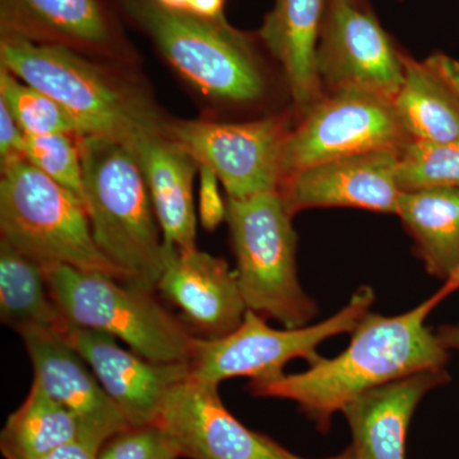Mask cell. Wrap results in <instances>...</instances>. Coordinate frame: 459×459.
<instances>
[{
  "instance_id": "15",
  "label": "cell",
  "mask_w": 459,
  "mask_h": 459,
  "mask_svg": "<svg viewBox=\"0 0 459 459\" xmlns=\"http://www.w3.org/2000/svg\"><path fill=\"white\" fill-rule=\"evenodd\" d=\"M65 336L89 364L129 425L155 424L169 391L190 374L189 364L148 360L117 338L69 322Z\"/></svg>"
},
{
  "instance_id": "30",
  "label": "cell",
  "mask_w": 459,
  "mask_h": 459,
  "mask_svg": "<svg viewBox=\"0 0 459 459\" xmlns=\"http://www.w3.org/2000/svg\"><path fill=\"white\" fill-rule=\"evenodd\" d=\"M26 134L7 105L0 100V162L2 166L25 157Z\"/></svg>"
},
{
  "instance_id": "20",
  "label": "cell",
  "mask_w": 459,
  "mask_h": 459,
  "mask_svg": "<svg viewBox=\"0 0 459 459\" xmlns=\"http://www.w3.org/2000/svg\"><path fill=\"white\" fill-rule=\"evenodd\" d=\"M328 0H274L258 36L282 66L296 117L325 96L316 53Z\"/></svg>"
},
{
  "instance_id": "10",
  "label": "cell",
  "mask_w": 459,
  "mask_h": 459,
  "mask_svg": "<svg viewBox=\"0 0 459 459\" xmlns=\"http://www.w3.org/2000/svg\"><path fill=\"white\" fill-rule=\"evenodd\" d=\"M289 120L287 115L247 123L175 120L168 132L198 165L217 175L228 198L247 199L279 192Z\"/></svg>"
},
{
  "instance_id": "7",
  "label": "cell",
  "mask_w": 459,
  "mask_h": 459,
  "mask_svg": "<svg viewBox=\"0 0 459 459\" xmlns=\"http://www.w3.org/2000/svg\"><path fill=\"white\" fill-rule=\"evenodd\" d=\"M226 222L247 310L286 328L307 325L318 307L299 282L298 237L279 192L226 199Z\"/></svg>"
},
{
  "instance_id": "3",
  "label": "cell",
  "mask_w": 459,
  "mask_h": 459,
  "mask_svg": "<svg viewBox=\"0 0 459 459\" xmlns=\"http://www.w3.org/2000/svg\"><path fill=\"white\" fill-rule=\"evenodd\" d=\"M0 65L65 108L80 135L133 143L143 135L168 133L169 120L143 91L80 51L2 33Z\"/></svg>"
},
{
  "instance_id": "13",
  "label": "cell",
  "mask_w": 459,
  "mask_h": 459,
  "mask_svg": "<svg viewBox=\"0 0 459 459\" xmlns=\"http://www.w3.org/2000/svg\"><path fill=\"white\" fill-rule=\"evenodd\" d=\"M398 153L376 151L312 166L286 178L279 195L292 217L310 208L346 207L397 213Z\"/></svg>"
},
{
  "instance_id": "25",
  "label": "cell",
  "mask_w": 459,
  "mask_h": 459,
  "mask_svg": "<svg viewBox=\"0 0 459 459\" xmlns=\"http://www.w3.org/2000/svg\"><path fill=\"white\" fill-rule=\"evenodd\" d=\"M395 178L402 192L459 189V142L411 141L398 153Z\"/></svg>"
},
{
  "instance_id": "12",
  "label": "cell",
  "mask_w": 459,
  "mask_h": 459,
  "mask_svg": "<svg viewBox=\"0 0 459 459\" xmlns=\"http://www.w3.org/2000/svg\"><path fill=\"white\" fill-rule=\"evenodd\" d=\"M155 425L180 458L255 459L267 439L226 409L219 385L192 374L166 394Z\"/></svg>"
},
{
  "instance_id": "1",
  "label": "cell",
  "mask_w": 459,
  "mask_h": 459,
  "mask_svg": "<svg viewBox=\"0 0 459 459\" xmlns=\"http://www.w3.org/2000/svg\"><path fill=\"white\" fill-rule=\"evenodd\" d=\"M457 289L446 282L427 301L400 316L369 312L353 329L349 346L340 355L319 356L303 373L250 379L247 389L255 397L295 402L320 433H328L332 418L365 392L410 374L446 367L449 351L425 322L431 310Z\"/></svg>"
},
{
  "instance_id": "36",
  "label": "cell",
  "mask_w": 459,
  "mask_h": 459,
  "mask_svg": "<svg viewBox=\"0 0 459 459\" xmlns=\"http://www.w3.org/2000/svg\"><path fill=\"white\" fill-rule=\"evenodd\" d=\"M325 459H356L355 455H353L351 446L344 449V451L338 453V455H333V457H329Z\"/></svg>"
},
{
  "instance_id": "2",
  "label": "cell",
  "mask_w": 459,
  "mask_h": 459,
  "mask_svg": "<svg viewBox=\"0 0 459 459\" xmlns=\"http://www.w3.org/2000/svg\"><path fill=\"white\" fill-rule=\"evenodd\" d=\"M78 141L96 246L128 285L156 292L169 252L134 148L98 135H78Z\"/></svg>"
},
{
  "instance_id": "29",
  "label": "cell",
  "mask_w": 459,
  "mask_h": 459,
  "mask_svg": "<svg viewBox=\"0 0 459 459\" xmlns=\"http://www.w3.org/2000/svg\"><path fill=\"white\" fill-rule=\"evenodd\" d=\"M199 222L207 231H214L226 221V202L219 188V178L208 166L198 165Z\"/></svg>"
},
{
  "instance_id": "37",
  "label": "cell",
  "mask_w": 459,
  "mask_h": 459,
  "mask_svg": "<svg viewBox=\"0 0 459 459\" xmlns=\"http://www.w3.org/2000/svg\"><path fill=\"white\" fill-rule=\"evenodd\" d=\"M341 2L349 3V4L365 7V0H341Z\"/></svg>"
},
{
  "instance_id": "27",
  "label": "cell",
  "mask_w": 459,
  "mask_h": 459,
  "mask_svg": "<svg viewBox=\"0 0 459 459\" xmlns=\"http://www.w3.org/2000/svg\"><path fill=\"white\" fill-rule=\"evenodd\" d=\"M78 135L72 133L26 134L25 157L30 164L71 190L84 204L82 156Z\"/></svg>"
},
{
  "instance_id": "5",
  "label": "cell",
  "mask_w": 459,
  "mask_h": 459,
  "mask_svg": "<svg viewBox=\"0 0 459 459\" xmlns=\"http://www.w3.org/2000/svg\"><path fill=\"white\" fill-rule=\"evenodd\" d=\"M44 271L54 300L72 325L110 334L151 361L192 360L197 336L160 303L155 291L65 264H47Z\"/></svg>"
},
{
  "instance_id": "34",
  "label": "cell",
  "mask_w": 459,
  "mask_h": 459,
  "mask_svg": "<svg viewBox=\"0 0 459 459\" xmlns=\"http://www.w3.org/2000/svg\"><path fill=\"white\" fill-rule=\"evenodd\" d=\"M435 333L448 351L455 350L459 352V323L458 325H442L435 331Z\"/></svg>"
},
{
  "instance_id": "4",
  "label": "cell",
  "mask_w": 459,
  "mask_h": 459,
  "mask_svg": "<svg viewBox=\"0 0 459 459\" xmlns=\"http://www.w3.org/2000/svg\"><path fill=\"white\" fill-rule=\"evenodd\" d=\"M161 56L208 98L235 105L261 101L268 78L255 40L225 20L172 11L156 0H117Z\"/></svg>"
},
{
  "instance_id": "6",
  "label": "cell",
  "mask_w": 459,
  "mask_h": 459,
  "mask_svg": "<svg viewBox=\"0 0 459 459\" xmlns=\"http://www.w3.org/2000/svg\"><path fill=\"white\" fill-rule=\"evenodd\" d=\"M2 238L42 265L100 272L126 283L100 252L86 204L26 159L2 166Z\"/></svg>"
},
{
  "instance_id": "18",
  "label": "cell",
  "mask_w": 459,
  "mask_h": 459,
  "mask_svg": "<svg viewBox=\"0 0 459 459\" xmlns=\"http://www.w3.org/2000/svg\"><path fill=\"white\" fill-rule=\"evenodd\" d=\"M443 369L422 370L370 389L342 410L356 459H407V434L422 398L449 383Z\"/></svg>"
},
{
  "instance_id": "8",
  "label": "cell",
  "mask_w": 459,
  "mask_h": 459,
  "mask_svg": "<svg viewBox=\"0 0 459 459\" xmlns=\"http://www.w3.org/2000/svg\"><path fill=\"white\" fill-rule=\"evenodd\" d=\"M374 301V290L361 286L340 312L316 325L299 328H272L267 319L247 310L241 325L228 336L195 338L190 374L220 385L232 377L280 376L287 362L294 359L310 364L320 356V343L338 334L352 333Z\"/></svg>"
},
{
  "instance_id": "19",
  "label": "cell",
  "mask_w": 459,
  "mask_h": 459,
  "mask_svg": "<svg viewBox=\"0 0 459 459\" xmlns=\"http://www.w3.org/2000/svg\"><path fill=\"white\" fill-rule=\"evenodd\" d=\"M131 144L146 178L166 250L197 247V214L193 199L197 161L169 132L143 135Z\"/></svg>"
},
{
  "instance_id": "28",
  "label": "cell",
  "mask_w": 459,
  "mask_h": 459,
  "mask_svg": "<svg viewBox=\"0 0 459 459\" xmlns=\"http://www.w3.org/2000/svg\"><path fill=\"white\" fill-rule=\"evenodd\" d=\"M174 446L155 424L129 425L102 444L99 459H178Z\"/></svg>"
},
{
  "instance_id": "16",
  "label": "cell",
  "mask_w": 459,
  "mask_h": 459,
  "mask_svg": "<svg viewBox=\"0 0 459 459\" xmlns=\"http://www.w3.org/2000/svg\"><path fill=\"white\" fill-rule=\"evenodd\" d=\"M157 294L179 309L180 318L204 338L228 336L247 312L237 272L197 247L169 252Z\"/></svg>"
},
{
  "instance_id": "21",
  "label": "cell",
  "mask_w": 459,
  "mask_h": 459,
  "mask_svg": "<svg viewBox=\"0 0 459 459\" xmlns=\"http://www.w3.org/2000/svg\"><path fill=\"white\" fill-rule=\"evenodd\" d=\"M395 110L412 141L459 142V62L442 53L424 60L406 54Z\"/></svg>"
},
{
  "instance_id": "32",
  "label": "cell",
  "mask_w": 459,
  "mask_h": 459,
  "mask_svg": "<svg viewBox=\"0 0 459 459\" xmlns=\"http://www.w3.org/2000/svg\"><path fill=\"white\" fill-rule=\"evenodd\" d=\"M225 3L226 0H189L186 13L207 20H225Z\"/></svg>"
},
{
  "instance_id": "14",
  "label": "cell",
  "mask_w": 459,
  "mask_h": 459,
  "mask_svg": "<svg viewBox=\"0 0 459 459\" xmlns=\"http://www.w3.org/2000/svg\"><path fill=\"white\" fill-rule=\"evenodd\" d=\"M18 334L32 362L33 380L74 413L87 440L102 446L108 437L129 427L122 411L65 333L56 329L29 328Z\"/></svg>"
},
{
  "instance_id": "24",
  "label": "cell",
  "mask_w": 459,
  "mask_h": 459,
  "mask_svg": "<svg viewBox=\"0 0 459 459\" xmlns=\"http://www.w3.org/2000/svg\"><path fill=\"white\" fill-rule=\"evenodd\" d=\"M78 439H86L78 419L33 380L26 400L3 428L0 452L5 459H41Z\"/></svg>"
},
{
  "instance_id": "17",
  "label": "cell",
  "mask_w": 459,
  "mask_h": 459,
  "mask_svg": "<svg viewBox=\"0 0 459 459\" xmlns=\"http://www.w3.org/2000/svg\"><path fill=\"white\" fill-rule=\"evenodd\" d=\"M0 29L82 54L119 56L128 51L104 0H0Z\"/></svg>"
},
{
  "instance_id": "22",
  "label": "cell",
  "mask_w": 459,
  "mask_h": 459,
  "mask_svg": "<svg viewBox=\"0 0 459 459\" xmlns=\"http://www.w3.org/2000/svg\"><path fill=\"white\" fill-rule=\"evenodd\" d=\"M430 276L459 286V189L403 192L397 213Z\"/></svg>"
},
{
  "instance_id": "33",
  "label": "cell",
  "mask_w": 459,
  "mask_h": 459,
  "mask_svg": "<svg viewBox=\"0 0 459 459\" xmlns=\"http://www.w3.org/2000/svg\"><path fill=\"white\" fill-rule=\"evenodd\" d=\"M255 459H307L303 457H299V455H294L287 449L281 446L279 443L272 440L271 437H267L265 439L264 449L261 453H259L258 457Z\"/></svg>"
},
{
  "instance_id": "9",
  "label": "cell",
  "mask_w": 459,
  "mask_h": 459,
  "mask_svg": "<svg viewBox=\"0 0 459 459\" xmlns=\"http://www.w3.org/2000/svg\"><path fill=\"white\" fill-rule=\"evenodd\" d=\"M411 141L394 100L361 90L325 92L287 133L282 180L342 157L376 151L401 152Z\"/></svg>"
},
{
  "instance_id": "31",
  "label": "cell",
  "mask_w": 459,
  "mask_h": 459,
  "mask_svg": "<svg viewBox=\"0 0 459 459\" xmlns=\"http://www.w3.org/2000/svg\"><path fill=\"white\" fill-rule=\"evenodd\" d=\"M101 446L87 439L65 444L41 459H99Z\"/></svg>"
},
{
  "instance_id": "23",
  "label": "cell",
  "mask_w": 459,
  "mask_h": 459,
  "mask_svg": "<svg viewBox=\"0 0 459 459\" xmlns=\"http://www.w3.org/2000/svg\"><path fill=\"white\" fill-rule=\"evenodd\" d=\"M0 319L17 333L48 328L65 333L69 320L54 300L44 265L0 241Z\"/></svg>"
},
{
  "instance_id": "11",
  "label": "cell",
  "mask_w": 459,
  "mask_h": 459,
  "mask_svg": "<svg viewBox=\"0 0 459 459\" xmlns=\"http://www.w3.org/2000/svg\"><path fill=\"white\" fill-rule=\"evenodd\" d=\"M402 56L369 9L328 0L316 53L325 93L361 90L394 100L403 81Z\"/></svg>"
},
{
  "instance_id": "26",
  "label": "cell",
  "mask_w": 459,
  "mask_h": 459,
  "mask_svg": "<svg viewBox=\"0 0 459 459\" xmlns=\"http://www.w3.org/2000/svg\"><path fill=\"white\" fill-rule=\"evenodd\" d=\"M0 100L7 105L27 135L51 133L80 134L74 119L65 108L3 66L0 69Z\"/></svg>"
},
{
  "instance_id": "35",
  "label": "cell",
  "mask_w": 459,
  "mask_h": 459,
  "mask_svg": "<svg viewBox=\"0 0 459 459\" xmlns=\"http://www.w3.org/2000/svg\"><path fill=\"white\" fill-rule=\"evenodd\" d=\"M156 2L172 11L188 12L189 9V0H156Z\"/></svg>"
}]
</instances>
